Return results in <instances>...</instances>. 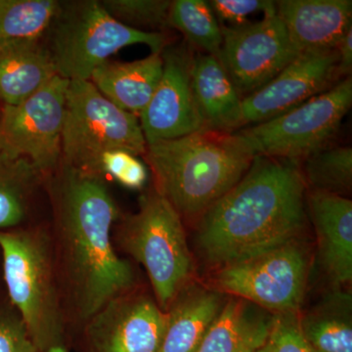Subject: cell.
<instances>
[{
	"label": "cell",
	"mask_w": 352,
	"mask_h": 352,
	"mask_svg": "<svg viewBox=\"0 0 352 352\" xmlns=\"http://www.w3.org/2000/svg\"><path fill=\"white\" fill-rule=\"evenodd\" d=\"M69 80L55 76L17 105L0 110V153L25 157L41 173L62 157L65 102Z\"/></svg>",
	"instance_id": "30bf717a"
},
{
	"label": "cell",
	"mask_w": 352,
	"mask_h": 352,
	"mask_svg": "<svg viewBox=\"0 0 352 352\" xmlns=\"http://www.w3.org/2000/svg\"><path fill=\"white\" fill-rule=\"evenodd\" d=\"M308 258L298 240L223 266L221 292L249 300L272 314L298 312L307 287Z\"/></svg>",
	"instance_id": "9c48e42d"
},
{
	"label": "cell",
	"mask_w": 352,
	"mask_h": 352,
	"mask_svg": "<svg viewBox=\"0 0 352 352\" xmlns=\"http://www.w3.org/2000/svg\"><path fill=\"white\" fill-rule=\"evenodd\" d=\"M50 29L48 53L57 75L69 80H89L95 69L126 46L145 44L152 53L166 48L163 34L122 24L97 0L60 4Z\"/></svg>",
	"instance_id": "5b68a950"
},
{
	"label": "cell",
	"mask_w": 352,
	"mask_h": 352,
	"mask_svg": "<svg viewBox=\"0 0 352 352\" xmlns=\"http://www.w3.org/2000/svg\"><path fill=\"white\" fill-rule=\"evenodd\" d=\"M61 146L64 164L94 173L103 153L124 150L139 156L147 143L138 116L118 107L90 80H69Z\"/></svg>",
	"instance_id": "52a82bcc"
},
{
	"label": "cell",
	"mask_w": 352,
	"mask_h": 352,
	"mask_svg": "<svg viewBox=\"0 0 352 352\" xmlns=\"http://www.w3.org/2000/svg\"><path fill=\"white\" fill-rule=\"evenodd\" d=\"M305 182L298 162L256 157L233 188L199 219L197 247L212 265H229L300 237Z\"/></svg>",
	"instance_id": "6da1fadb"
},
{
	"label": "cell",
	"mask_w": 352,
	"mask_h": 352,
	"mask_svg": "<svg viewBox=\"0 0 352 352\" xmlns=\"http://www.w3.org/2000/svg\"><path fill=\"white\" fill-rule=\"evenodd\" d=\"M351 104V76L283 115L236 132L256 157L298 162L327 147Z\"/></svg>",
	"instance_id": "ba28073f"
},
{
	"label": "cell",
	"mask_w": 352,
	"mask_h": 352,
	"mask_svg": "<svg viewBox=\"0 0 352 352\" xmlns=\"http://www.w3.org/2000/svg\"><path fill=\"white\" fill-rule=\"evenodd\" d=\"M94 173L109 175L115 182L131 190L142 189L147 182L148 171L138 156L124 150H111L97 160Z\"/></svg>",
	"instance_id": "83f0119b"
},
{
	"label": "cell",
	"mask_w": 352,
	"mask_h": 352,
	"mask_svg": "<svg viewBox=\"0 0 352 352\" xmlns=\"http://www.w3.org/2000/svg\"><path fill=\"white\" fill-rule=\"evenodd\" d=\"M56 193L65 273L76 314L88 321L134 285L131 264L112 244L111 231L119 210L101 175L67 164Z\"/></svg>",
	"instance_id": "7a4b0ae2"
},
{
	"label": "cell",
	"mask_w": 352,
	"mask_h": 352,
	"mask_svg": "<svg viewBox=\"0 0 352 352\" xmlns=\"http://www.w3.org/2000/svg\"><path fill=\"white\" fill-rule=\"evenodd\" d=\"M338 63L337 50L300 53L270 82L243 98L240 129L274 119L332 87L342 80Z\"/></svg>",
	"instance_id": "7c38bea8"
},
{
	"label": "cell",
	"mask_w": 352,
	"mask_h": 352,
	"mask_svg": "<svg viewBox=\"0 0 352 352\" xmlns=\"http://www.w3.org/2000/svg\"><path fill=\"white\" fill-rule=\"evenodd\" d=\"M305 160L302 175L312 191L349 198L352 189L351 146H327Z\"/></svg>",
	"instance_id": "484cf974"
},
{
	"label": "cell",
	"mask_w": 352,
	"mask_h": 352,
	"mask_svg": "<svg viewBox=\"0 0 352 352\" xmlns=\"http://www.w3.org/2000/svg\"><path fill=\"white\" fill-rule=\"evenodd\" d=\"M60 4L56 0H0V41H41Z\"/></svg>",
	"instance_id": "cb8c5ba5"
},
{
	"label": "cell",
	"mask_w": 352,
	"mask_h": 352,
	"mask_svg": "<svg viewBox=\"0 0 352 352\" xmlns=\"http://www.w3.org/2000/svg\"><path fill=\"white\" fill-rule=\"evenodd\" d=\"M156 191L182 219L201 215L249 170L254 152L238 132L204 129L146 148Z\"/></svg>",
	"instance_id": "3957f363"
},
{
	"label": "cell",
	"mask_w": 352,
	"mask_h": 352,
	"mask_svg": "<svg viewBox=\"0 0 352 352\" xmlns=\"http://www.w3.org/2000/svg\"><path fill=\"white\" fill-rule=\"evenodd\" d=\"M338 58H339V63H338V74L340 80L342 76L344 78L351 76L352 69V27L349 28V31L344 34L342 38L339 45L337 47Z\"/></svg>",
	"instance_id": "1f68e13d"
},
{
	"label": "cell",
	"mask_w": 352,
	"mask_h": 352,
	"mask_svg": "<svg viewBox=\"0 0 352 352\" xmlns=\"http://www.w3.org/2000/svg\"><path fill=\"white\" fill-rule=\"evenodd\" d=\"M163 67L162 53L132 62L110 59L95 69L89 80L118 107L139 116L159 85Z\"/></svg>",
	"instance_id": "d6986e66"
},
{
	"label": "cell",
	"mask_w": 352,
	"mask_h": 352,
	"mask_svg": "<svg viewBox=\"0 0 352 352\" xmlns=\"http://www.w3.org/2000/svg\"><path fill=\"white\" fill-rule=\"evenodd\" d=\"M87 322L88 352H159L166 314L150 298L126 294Z\"/></svg>",
	"instance_id": "5bb4252c"
},
{
	"label": "cell",
	"mask_w": 352,
	"mask_h": 352,
	"mask_svg": "<svg viewBox=\"0 0 352 352\" xmlns=\"http://www.w3.org/2000/svg\"><path fill=\"white\" fill-rule=\"evenodd\" d=\"M275 314L233 296L210 326L198 352H258L267 340Z\"/></svg>",
	"instance_id": "ffe728a7"
},
{
	"label": "cell",
	"mask_w": 352,
	"mask_h": 352,
	"mask_svg": "<svg viewBox=\"0 0 352 352\" xmlns=\"http://www.w3.org/2000/svg\"><path fill=\"white\" fill-rule=\"evenodd\" d=\"M224 305L220 292L197 285L185 286L168 308L159 352H198Z\"/></svg>",
	"instance_id": "e0dca14e"
},
{
	"label": "cell",
	"mask_w": 352,
	"mask_h": 352,
	"mask_svg": "<svg viewBox=\"0 0 352 352\" xmlns=\"http://www.w3.org/2000/svg\"><path fill=\"white\" fill-rule=\"evenodd\" d=\"M120 239L144 266L159 307L168 309L193 272L182 217L154 190L141 198L138 212L124 220Z\"/></svg>",
	"instance_id": "8992f818"
},
{
	"label": "cell",
	"mask_w": 352,
	"mask_h": 352,
	"mask_svg": "<svg viewBox=\"0 0 352 352\" xmlns=\"http://www.w3.org/2000/svg\"><path fill=\"white\" fill-rule=\"evenodd\" d=\"M168 0H104L102 6L116 20L132 29H157L168 25Z\"/></svg>",
	"instance_id": "4316f807"
},
{
	"label": "cell",
	"mask_w": 352,
	"mask_h": 352,
	"mask_svg": "<svg viewBox=\"0 0 352 352\" xmlns=\"http://www.w3.org/2000/svg\"><path fill=\"white\" fill-rule=\"evenodd\" d=\"M41 175L29 160L0 153V228L17 226L25 219Z\"/></svg>",
	"instance_id": "603a6c76"
},
{
	"label": "cell",
	"mask_w": 352,
	"mask_h": 352,
	"mask_svg": "<svg viewBox=\"0 0 352 352\" xmlns=\"http://www.w3.org/2000/svg\"><path fill=\"white\" fill-rule=\"evenodd\" d=\"M57 76L41 41H0V100L17 105Z\"/></svg>",
	"instance_id": "44dd1931"
},
{
	"label": "cell",
	"mask_w": 352,
	"mask_h": 352,
	"mask_svg": "<svg viewBox=\"0 0 352 352\" xmlns=\"http://www.w3.org/2000/svg\"><path fill=\"white\" fill-rule=\"evenodd\" d=\"M275 10L298 53L337 50L352 27L351 0H280Z\"/></svg>",
	"instance_id": "9a60e30c"
},
{
	"label": "cell",
	"mask_w": 352,
	"mask_h": 352,
	"mask_svg": "<svg viewBox=\"0 0 352 352\" xmlns=\"http://www.w3.org/2000/svg\"><path fill=\"white\" fill-rule=\"evenodd\" d=\"M258 352H311L302 335L298 312L275 314L270 336Z\"/></svg>",
	"instance_id": "f1b7e54d"
},
{
	"label": "cell",
	"mask_w": 352,
	"mask_h": 352,
	"mask_svg": "<svg viewBox=\"0 0 352 352\" xmlns=\"http://www.w3.org/2000/svg\"><path fill=\"white\" fill-rule=\"evenodd\" d=\"M221 28H235L248 24L252 14L275 8V1L268 0H212L208 1Z\"/></svg>",
	"instance_id": "f546056e"
},
{
	"label": "cell",
	"mask_w": 352,
	"mask_h": 352,
	"mask_svg": "<svg viewBox=\"0 0 352 352\" xmlns=\"http://www.w3.org/2000/svg\"><path fill=\"white\" fill-rule=\"evenodd\" d=\"M310 215L318 241L319 259L335 286L352 279V201L346 197L312 191Z\"/></svg>",
	"instance_id": "2e32d148"
},
{
	"label": "cell",
	"mask_w": 352,
	"mask_h": 352,
	"mask_svg": "<svg viewBox=\"0 0 352 352\" xmlns=\"http://www.w3.org/2000/svg\"><path fill=\"white\" fill-rule=\"evenodd\" d=\"M310 351H311V349H310ZM311 352H314V351H311Z\"/></svg>",
	"instance_id": "d6a6232c"
},
{
	"label": "cell",
	"mask_w": 352,
	"mask_h": 352,
	"mask_svg": "<svg viewBox=\"0 0 352 352\" xmlns=\"http://www.w3.org/2000/svg\"><path fill=\"white\" fill-rule=\"evenodd\" d=\"M163 74L139 115L146 143L170 140L207 129L191 87L192 56L184 47L164 48Z\"/></svg>",
	"instance_id": "4fadbf2b"
},
{
	"label": "cell",
	"mask_w": 352,
	"mask_h": 352,
	"mask_svg": "<svg viewBox=\"0 0 352 352\" xmlns=\"http://www.w3.org/2000/svg\"><path fill=\"white\" fill-rule=\"evenodd\" d=\"M168 25L184 34L190 43L206 54L219 57L222 45L221 27L208 1H171Z\"/></svg>",
	"instance_id": "d4e9b609"
},
{
	"label": "cell",
	"mask_w": 352,
	"mask_h": 352,
	"mask_svg": "<svg viewBox=\"0 0 352 352\" xmlns=\"http://www.w3.org/2000/svg\"><path fill=\"white\" fill-rule=\"evenodd\" d=\"M300 328L314 352H352L351 296L330 294L305 316Z\"/></svg>",
	"instance_id": "7402d4cb"
},
{
	"label": "cell",
	"mask_w": 352,
	"mask_h": 352,
	"mask_svg": "<svg viewBox=\"0 0 352 352\" xmlns=\"http://www.w3.org/2000/svg\"><path fill=\"white\" fill-rule=\"evenodd\" d=\"M4 278L13 305L41 352H68L50 240L43 232H0Z\"/></svg>",
	"instance_id": "277c9868"
},
{
	"label": "cell",
	"mask_w": 352,
	"mask_h": 352,
	"mask_svg": "<svg viewBox=\"0 0 352 352\" xmlns=\"http://www.w3.org/2000/svg\"><path fill=\"white\" fill-rule=\"evenodd\" d=\"M0 352H41L20 316L0 312Z\"/></svg>",
	"instance_id": "4dcf8cb0"
},
{
	"label": "cell",
	"mask_w": 352,
	"mask_h": 352,
	"mask_svg": "<svg viewBox=\"0 0 352 352\" xmlns=\"http://www.w3.org/2000/svg\"><path fill=\"white\" fill-rule=\"evenodd\" d=\"M191 87L207 129L239 131L243 98L219 58L206 53L192 58Z\"/></svg>",
	"instance_id": "ac0fdd59"
},
{
	"label": "cell",
	"mask_w": 352,
	"mask_h": 352,
	"mask_svg": "<svg viewBox=\"0 0 352 352\" xmlns=\"http://www.w3.org/2000/svg\"><path fill=\"white\" fill-rule=\"evenodd\" d=\"M221 31L217 58L242 98L270 82L300 54L275 8L258 22Z\"/></svg>",
	"instance_id": "8fae6325"
}]
</instances>
